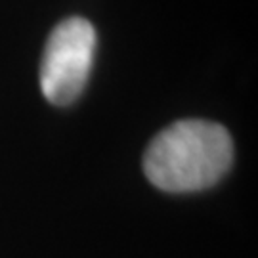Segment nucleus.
Listing matches in <instances>:
<instances>
[{
  "mask_svg": "<svg viewBox=\"0 0 258 258\" xmlns=\"http://www.w3.org/2000/svg\"><path fill=\"white\" fill-rule=\"evenodd\" d=\"M233 163L230 132L218 122L182 119L161 130L144 153V172L168 194L201 191L214 185Z\"/></svg>",
  "mask_w": 258,
  "mask_h": 258,
  "instance_id": "nucleus-1",
  "label": "nucleus"
},
{
  "mask_svg": "<svg viewBox=\"0 0 258 258\" xmlns=\"http://www.w3.org/2000/svg\"><path fill=\"white\" fill-rule=\"evenodd\" d=\"M96 54V29L84 18H69L48 35L40 61V90L50 103L69 105L86 86Z\"/></svg>",
  "mask_w": 258,
  "mask_h": 258,
  "instance_id": "nucleus-2",
  "label": "nucleus"
}]
</instances>
